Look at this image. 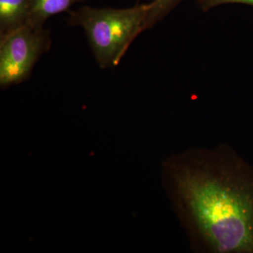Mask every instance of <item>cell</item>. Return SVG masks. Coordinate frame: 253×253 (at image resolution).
I'll list each match as a JSON object with an SVG mask.
<instances>
[{
  "mask_svg": "<svg viewBox=\"0 0 253 253\" xmlns=\"http://www.w3.org/2000/svg\"><path fill=\"white\" fill-rule=\"evenodd\" d=\"M165 191L198 253H253V166L227 144L162 163Z\"/></svg>",
  "mask_w": 253,
  "mask_h": 253,
  "instance_id": "6da1fadb",
  "label": "cell"
},
{
  "mask_svg": "<svg viewBox=\"0 0 253 253\" xmlns=\"http://www.w3.org/2000/svg\"><path fill=\"white\" fill-rule=\"evenodd\" d=\"M150 6V3L125 9L83 6L68 12V22L84 30L96 62L106 69L117 66L145 31Z\"/></svg>",
  "mask_w": 253,
  "mask_h": 253,
  "instance_id": "7a4b0ae2",
  "label": "cell"
},
{
  "mask_svg": "<svg viewBox=\"0 0 253 253\" xmlns=\"http://www.w3.org/2000/svg\"><path fill=\"white\" fill-rule=\"evenodd\" d=\"M51 36L44 26L27 24L0 38V85L26 81L33 67L51 47Z\"/></svg>",
  "mask_w": 253,
  "mask_h": 253,
  "instance_id": "3957f363",
  "label": "cell"
},
{
  "mask_svg": "<svg viewBox=\"0 0 253 253\" xmlns=\"http://www.w3.org/2000/svg\"><path fill=\"white\" fill-rule=\"evenodd\" d=\"M28 0H0V38L27 24Z\"/></svg>",
  "mask_w": 253,
  "mask_h": 253,
  "instance_id": "277c9868",
  "label": "cell"
},
{
  "mask_svg": "<svg viewBox=\"0 0 253 253\" xmlns=\"http://www.w3.org/2000/svg\"><path fill=\"white\" fill-rule=\"evenodd\" d=\"M86 0H28V24L44 26L51 16L68 11L73 5Z\"/></svg>",
  "mask_w": 253,
  "mask_h": 253,
  "instance_id": "5b68a950",
  "label": "cell"
},
{
  "mask_svg": "<svg viewBox=\"0 0 253 253\" xmlns=\"http://www.w3.org/2000/svg\"><path fill=\"white\" fill-rule=\"evenodd\" d=\"M186 0H152L146 23L145 31L151 29L166 17L171 11Z\"/></svg>",
  "mask_w": 253,
  "mask_h": 253,
  "instance_id": "8992f818",
  "label": "cell"
},
{
  "mask_svg": "<svg viewBox=\"0 0 253 253\" xmlns=\"http://www.w3.org/2000/svg\"><path fill=\"white\" fill-rule=\"evenodd\" d=\"M197 2L200 9L204 11L225 4H240L253 6V0H197Z\"/></svg>",
  "mask_w": 253,
  "mask_h": 253,
  "instance_id": "52a82bcc",
  "label": "cell"
}]
</instances>
